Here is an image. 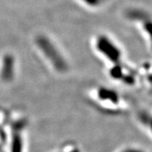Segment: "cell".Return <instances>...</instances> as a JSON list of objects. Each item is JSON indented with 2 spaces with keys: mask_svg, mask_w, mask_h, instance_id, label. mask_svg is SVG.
<instances>
[{
  "mask_svg": "<svg viewBox=\"0 0 152 152\" xmlns=\"http://www.w3.org/2000/svg\"><path fill=\"white\" fill-rule=\"evenodd\" d=\"M144 24V32L150 42L151 48L152 50V21H147Z\"/></svg>",
  "mask_w": 152,
  "mask_h": 152,
  "instance_id": "4",
  "label": "cell"
},
{
  "mask_svg": "<svg viewBox=\"0 0 152 152\" xmlns=\"http://www.w3.org/2000/svg\"><path fill=\"white\" fill-rule=\"evenodd\" d=\"M96 96L99 100L104 102L112 103V105L117 106L120 104L119 95L115 91H110L107 89H99L97 91Z\"/></svg>",
  "mask_w": 152,
  "mask_h": 152,
  "instance_id": "3",
  "label": "cell"
},
{
  "mask_svg": "<svg viewBox=\"0 0 152 152\" xmlns=\"http://www.w3.org/2000/svg\"><path fill=\"white\" fill-rule=\"evenodd\" d=\"M37 42H39V46L43 53L46 54L47 59L52 62L53 66H56V69L58 70H64L66 68V62L64 61V58H62L61 54L58 52L57 50H55V46L52 45V43L44 39H37Z\"/></svg>",
  "mask_w": 152,
  "mask_h": 152,
  "instance_id": "2",
  "label": "cell"
},
{
  "mask_svg": "<svg viewBox=\"0 0 152 152\" xmlns=\"http://www.w3.org/2000/svg\"><path fill=\"white\" fill-rule=\"evenodd\" d=\"M95 47L97 52L109 62L118 63L121 60L122 53L118 45L107 36H99L95 41Z\"/></svg>",
  "mask_w": 152,
  "mask_h": 152,
  "instance_id": "1",
  "label": "cell"
}]
</instances>
